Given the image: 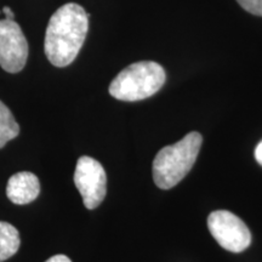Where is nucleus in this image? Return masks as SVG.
<instances>
[{"label":"nucleus","instance_id":"1","mask_svg":"<svg viewBox=\"0 0 262 262\" xmlns=\"http://www.w3.org/2000/svg\"><path fill=\"white\" fill-rule=\"evenodd\" d=\"M89 28V16L83 6L68 3L51 16L45 33V55L56 67H67L83 47Z\"/></svg>","mask_w":262,"mask_h":262},{"label":"nucleus","instance_id":"2","mask_svg":"<svg viewBox=\"0 0 262 262\" xmlns=\"http://www.w3.org/2000/svg\"><path fill=\"white\" fill-rule=\"evenodd\" d=\"M203 137L189 133L179 142L162 148L153 160V180L160 189L175 187L194 165Z\"/></svg>","mask_w":262,"mask_h":262},{"label":"nucleus","instance_id":"3","mask_svg":"<svg viewBox=\"0 0 262 262\" xmlns=\"http://www.w3.org/2000/svg\"><path fill=\"white\" fill-rule=\"evenodd\" d=\"M166 74L159 63L141 61L127 66L110 85L111 96L120 101L135 102L158 93L165 84Z\"/></svg>","mask_w":262,"mask_h":262},{"label":"nucleus","instance_id":"4","mask_svg":"<svg viewBox=\"0 0 262 262\" xmlns=\"http://www.w3.org/2000/svg\"><path fill=\"white\" fill-rule=\"evenodd\" d=\"M73 179L85 208L89 210L96 209L107 193V175L101 163L91 157H80L75 165Z\"/></svg>","mask_w":262,"mask_h":262},{"label":"nucleus","instance_id":"5","mask_svg":"<svg viewBox=\"0 0 262 262\" xmlns=\"http://www.w3.org/2000/svg\"><path fill=\"white\" fill-rule=\"evenodd\" d=\"M208 227L215 241L226 250L242 253L251 243V233L237 215L226 210L211 212Z\"/></svg>","mask_w":262,"mask_h":262},{"label":"nucleus","instance_id":"6","mask_svg":"<svg viewBox=\"0 0 262 262\" xmlns=\"http://www.w3.org/2000/svg\"><path fill=\"white\" fill-rule=\"evenodd\" d=\"M28 58V42L14 19H0V66L9 73H18Z\"/></svg>","mask_w":262,"mask_h":262},{"label":"nucleus","instance_id":"7","mask_svg":"<svg viewBox=\"0 0 262 262\" xmlns=\"http://www.w3.org/2000/svg\"><path fill=\"white\" fill-rule=\"evenodd\" d=\"M40 182L33 172L21 171L12 175L6 186V195L14 204H29L38 198Z\"/></svg>","mask_w":262,"mask_h":262},{"label":"nucleus","instance_id":"8","mask_svg":"<svg viewBox=\"0 0 262 262\" xmlns=\"http://www.w3.org/2000/svg\"><path fill=\"white\" fill-rule=\"evenodd\" d=\"M19 233L14 226L0 221V262L8 260L19 249Z\"/></svg>","mask_w":262,"mask_h":262},{"label":"nucleus","instance_id":"9","mask_svg":"<svg viewBox=\"0 0 262 262\" xmlns=\"http://www.w3.org/2000/svg\"><path fill=\"white\" fill-rule=\"evenodd\" d=\"M18 134L19 125L15 120L14 114L0 101V148L17 137Z\"/></svg>","mask_w":262,"mask_h":262},{"label":"nucleus","instance_id":"10","mask_svg":"<svg viewBox=\"0 0 262 262\" xmlns=\"http://www.w3.org/2000/svg\"><path fill=\"white\" fill-rule=\"evenodd\" d=\"M237 2L249 14L262 16V0H237Z\"/></svg>","mask_w":262,"mask_h":262},{"label":"nucleus","instance_id":"11","mask_svg":"<svg viewBox=\"0 0 262 262\" xmlns=\"http://www.w3.org/2000/svg\"><path fill=\"white\" fill-rule=\"evenodd\" d=\"M45 262H72L70 257H67L66 255H55V256H52L49 258L48 261Z\"/></svg>","mask_w":262,"mask_h":262},{"label":"nucleus","instance_id":"12","mask_svg":"<svg viewBox=\"0 0 262 262\" xmlns=\"http://www.w3.org/2000/svg\"><path fill=\"white\" fill-rule=\"evenodd\" d=\"M255 159H256V162L260 165H262V141L256 146V148H255Z\"/></svg>","mask_w":262,"mask_h":262},{"label":"nucleus","instance_id":"13","mask_svg":"<svg viewBox=\"0 0 262 262\" xmlns=\"http://www.w3.org/2000/svg\"><path fill=\"white\" fill-rule=\"evenodd\" d=\"M3 14L5 15V18L6 19H14L15 18V14L12 12V10L9 8V6H4V8L2 9Z\"/></svg>","mask_w":262,"mask_h":262}]
</instances>
